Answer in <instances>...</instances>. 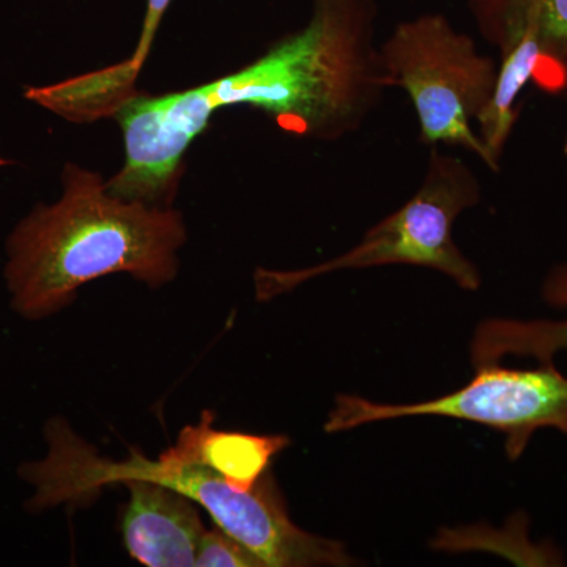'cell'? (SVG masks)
I'll return each instance as SVG.
<instances>
[{
    "mask_svg": "<svg viewBox=\"0 0 567 567\" xmlns=\"http://www.w3.org/2000/svg\"><path fill=\"white\" fill-rule=\"evenodd\" d=\"M377 14V0H312L308 24L245 69L188 91L137 95L117 112L125 164L107 192L151 205L173 199L183 155L223 107H256L284 132L315 140L353 133L388 89Z\"/></svg>",
    "mask_w": 567,
    "mask_h": 567,
    "instance_id": "cell-1",
    "label": "cell"
},
{
    "mask_svg": "<svg viewBox=\"0 0 567 567\" xmlns=\"http://www.w3.org/2000/svg\"><path fill=\"white\" fill-rule=\"evenodd\" d=\"M62 185L61 199L37 205L7 240L3 275L17 315L54 316L106 275L151 287L174 281L188 238L181 212L114 196L102 175L78 164L63 167Z\"/></svg>",
    "mask_w": 567,
    "mask_h": 567,
    "instance_id": "cell-2",
    "label": "cell"
},
{
    "mask_svg": "<svg viewBox=\"0 0 567 567\" xmlns=\"http://www.w3.org/2000/svg\"><path fill=\"white\" fill-rule=\"evenodd\" d=\"M44 439L47 456L20 468L22 480L33 487L28 503L32 513L87 502L102 488L123 486L126 481H152L192 498L210 514L216 527L248 548L264 567H346L357 563L344 544L306 533L290 520L268 472L251 491L241 492L205 466L173 465L159 457L151 461L134 447L123 461L100 457L61 417L48 421Z\"/></svg>",
    "mask_w": 567,
    "mask_h": 567,
    "instance_id": "cell-3",
    "label": "cell"
},
{
    "mask_svg": "<svg viewBox=\"0 0 567 567\" xmlns=\"http://www.w3.org/2000/svg\"><path fill=\"white\" fill-rule=\"evenodd\" d=\"M480 200V182L468 166L462 159L434 151L415 196L369 229L360 245L330 262L305 270L259 268L254 275L257 300H271L317 276L398 264L432 268L450 276L462 289L477 290L480 271L457 248L453 229L458 215Z\"/></svg>",
    "mask_w": 567,
    "mask_h": 567,
    "instance_id": "cell-4",
    "label": "cell"
},
{
    "mask_svg": "<svg viewBox=\"0 0 567 567\" xmlns=\"http://www.w3.org/2000/svg\"><path fill=\"white\" fill-rule=\"evenodd\" d=\"M388 87L409 93L425 144L461 145L498 171L473 128L494 93L498 63L443 14L402 22L380 48Z\"/></svg>",
    "mask_w": 567,
    "mask_h": 567,
    "instance_id": "cell-5",
    "label": "cell"
},
{
    "mask_svg": "<svg viewBox=\"0 0 567 567\" xmlns=\"http://www.w3.org/2000/svg\"><path fill=\"white\" fill-rule=\"evenodd\" d=\"M406 416H443L496 429L506 435L507 457L517 461L539 429H557L567 436V379L554 361L537 369L476 368L468 385L420 404H377L360 395L341 394L324 423L336 434L360 425Z\"/></svg>",
    "mask_w": 567,
    "mask_h": 567,
    "instance_id": "cell-6",
    "label": "cell"
},
{
    "mask_svg": "<svg viewBox=\"0 0 567 567\" xmlns=\"http://www.w3.org/2000/svg\"><path fill=\"white\" fill-rule=\"evenodd\" d=\"M123 486L130 492L122 518L130 557L147 567L196 566L205 532L199 505L152 481H126Z\"/></svg>",
    "mask_w": 567,
    "mask_h": 567,
    "instance_id": "cell-7",
    "label": "cell"
},
{
    "mask_svg": "<svg viewBox=\"0 0 567 567\" xmlns=\"http://www.w3.org/2000/svg\"><path fill=\"white\" fill-rule=\"evenodd\" d=\"M480 32L495 48L518 35L537 47L532 82L567 96V0H466Z\"/></svg>",
    "mask_w": 567,
    "mask_h": 567,
    "instance_id": "cell-8",
    "label": "cell"
},
{
    "mask_svg": "<svg viewBox=\"0 0 567 567\" xmlns=\"http://www.w3.org/2000/svg\"><path fill=\"white\" fill-rule=\"evenodd\" d=\"M171 2L173 0H147L140 44L125 62L47 87L28 89L25 99L71 122H91L117 115L126 103L140 95L134 84Z\"/></svg>",
    "mask_w": 567,
    "mask_h": 567,
    "instance_id": "cell-9",
    "label": "cell"
},
{
    "mask_svg": "<svg viewBox=\"0 0 567 567\" xmlns=\"http://www.w3.org/2000/svg\"><path fill=\"white\" fill-rule=\"evenodd\" d=\"M213 421L215 415L207 410L199 424L186 425L175 445L159 458L173 465L205 466L229 486L248 492L267 473L271 458L290 445L286 435L218 431Z\"/></svg>",
    "mask_w": 567,
    "mask_h": 567,
    "instance_id": "cell-10",
    "label": "cell"
},
{
    "mask_svg": "<svg viewBox=\"0 0 567 567\" xmlns=\"http://www.w3.org/2000/svg\"><path fill=\"white\" fill-rule=\"evenodd\" d=\"M543 295L548 305L567 309V264L550 271ZM559 352H567V320L492 319L477 327L470 353L473 365L481 368L509 354L548 363Z\"/></svg>",
    "mask_w": 567,
    "mask_h": 567,
    "instance_id": "cell-11",
    "label": "cell"
},
{
    "mask_svg": "<svg viewBox=\"0 0 567 567\" xmlns=\"http://www.w3.org/2000/svg\"><path fill=\"white\" fill-rule=\"evenodd\" d=\"M196 566L199 567H264L259 558L254 557L248 548L226 535L223 529H205L199 548H197Z\"/></svg>",
    "mask_w": 567,
    "mask_h": 567,
    "instance_id": "cell-12",
    "label": "cell"
},
{
    "mask_svg": "<svg viewBox=\"0 0 567 567\" xmlns=\"http://www.w3.org/2000/svg\"><path fill=\"white\" fill-rule=\"evenodd\" d=\"M565 152H566V156H567V140H566V145H565Z\"/></svg>",
    "mask_w": 567,
    "mask_h": 567,
    "instance_id": "cell-13",
    "label": "cell"
}]
</instances>
